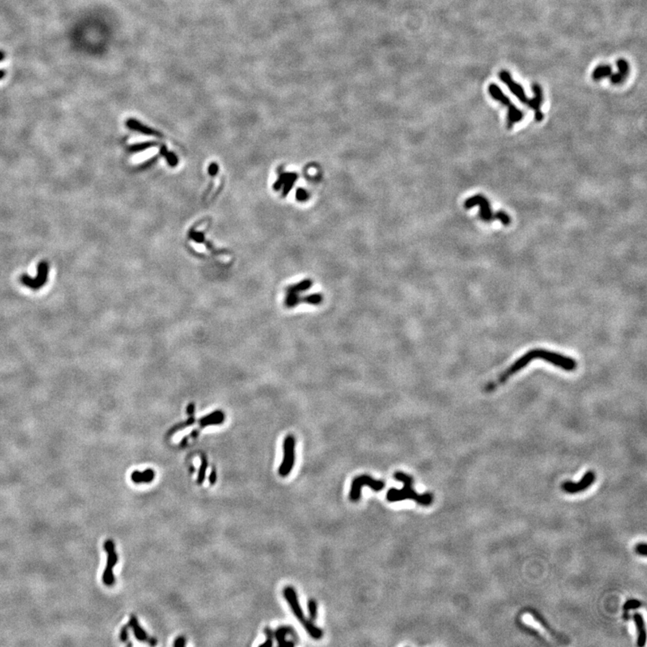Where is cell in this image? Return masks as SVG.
Masks as SVG:
<instances>
[{"label": "cell", "instance_id": "28", "mask_svg": "<svg viewBox=\"0 0 647 647\" xmlns=\"http://www.w3.org/2000/svg\"><path fill=\"white\" fill-rule=\"evenodd\" d=\"M265 634H266V641L260 645L261 647H270L273 646V640H274V632L270 629V627H266L265 629Z\"/></svg>", "mask_w": 647, "mask_h": 647}, {"label": "cell", "instance_id": "1", "mask_svg": "<svg viewBox=\"0 0 647 647\" xmlns=\"http://www.w3.org/2000/svg\"><path fill=\"white\" fill-rule=\"evenodd\" d=\"M394 478L404 484L403 488L396 489L390 488L387 493V500L390 503L400 502L404 500H413L423 506H429L433 502V494L431 493H418L413 487L414 479L406 473L398 472L394 474Z\"/></svg>", "mask_w": 647, "mask_h": 647}, {"label": "cell", "instance_id": "6", "mask_svg": "<svg viewBox=\"0 0 647 647\" xmlns=\"http://www.w3.org/2000/svg\"><path fill=\"white\" fill-rule=\"evenodd\" d=\"M536 356L537 359L548 362L566 372H573L577 369V362L574 359L557 353L556 351L546 349H536Z\"/></svg>", "mask_w": 647, "mask_h": 647}, {"label": "cell", "instance_id": "5", "mask_svg": "<svg viewBox=\"0 0 647 647\" xmlns=\"http://www.w3.org/2000/svg\"><path fill=\"white\" fill-rule=\"evenodd\" d=\"M488 93L491 96V97L494 99L495 101L499 102L504 107H507L508 109V114H507V127L508 129H512L515 123L520 122L523 117L524 113L520 111L515 107L514 105L512 103V101L508 98V96H505L503 91L498 85L495 84H491L488 86Z\"/></svg>", "mask_w": 647, "mask_h": 647}, {"label": "cell", "instance_id": "19", "mask_svg": "<svg viewBox=\"0 0 647 647\" xmlns=\"http://www.w3.org/2000/svg\"><path fill=\"white\" fill-rule=\"evenodd\" d=\"M634 620L636 622L637 625V646L638 647H643L646 643L647 639V633H646V627H645V623L643 620L642 616L639 614H635L634 615Z\"/></svg>", "mask_w": 647, "mask_h": 647}, {"label": "cell", "instance_id": "15", "mask_svg": "<svg viewBox=\"0 0 647 647\" xmlns=\"http://www.w3.org/2000/svg\"><path fill=\"white\" fill-rule=\"evenodd\" d=\"M292 636L293 638L297 639V632L294 630V628L290 626H280L275 632H274V638L277 640L278 646L279 647H293L295 646V643L292 641H289L287 639V637Z\"/></svg>", "mask_w": 647, "mask_h": 647}, {"label": "cell", "instance_id": "4", "mask_svg": "<svg viewBox=\"0 0 647 647\" xmlns=\"http://www.w3.org/2000/svg\"><path fill=\"white\" fill-rule=\"evenodd\" d=\"M536 349L527 351L525 354H523L518 360H516L506 371H504L496 380L488 384L486 387H485V390L487 392H491L494 389H496L499 386L503 385L504 383L507 381L512 375H514L515 373H517V372L521 371L522 369L526 368L531 362H532L534 360H536Z\"/></svg>", "mask_w": 647, "mask_h": 647}, {"label": "cell", "instance_id": "39", "mask_svg": "<svg viewBox=\"0 0 647 647\" xmlns=\"http://www.w3.org/2000/svg\"><path fill=\"white\" fill-rule=\"evenodd\" d=\"M4 58H5V54L2 51H0V61H2Z\"/></svg>", "mask_w": 647, "mask_h": 647}, {"label": "cell", "instance_id": "29", "mask_svg": "<svg viewBox=\"0 0 647 647\" xmlns=\"http://www.w3.org/2000/svg\"><path fill=\"white\" fill-rule=\"evenodd\" d=\"M639 607H641V602L640 601H638L637 599H630V600L626 601L625 605H624V610L627 611V610H632V609H637Z\"/></svg>", "mask_w": 647, "mask_h": 647}, {"label": "cell", "instance_id": "8", "mask_svg": "<svg viewBox=\"0 0 647 647\" xmlns=\"http://www.w3.org/2000/svg\"><path fill=\"white\" fill-rule=\"evenodd\" d=\"M296 440L292 434L288 435L283 442V459L279 467V475L285 478L292 472L295 464Z\"/></svg>", "mask_w": 647, "mask_h": 647}, {"label": "cell", "instance_id": "9", "mask_svg": "<svg viewBox=\"0 0 647 647\" xmlns=\"http://www.w3.org/2000/svg\"><path fill=\"white\" fill-rule=\"evenodd\" d=\"M49 269L50 266L48 263L46 261H42L38 264L37 276L35 278H32L31 276L24 273L20 277V281L25 286L28 287L33 291H38L47 283Z\"/></svg>", "mask_w": 647, "mask_h": 647}, {"label": "cell", "instance_id": "13", "mask_svg": "<svg viewBox=\"0 0 647 647\" xmlns=\"http://www.w3.org/2000/svg\"><path fill=\"white\" fill-rule=\"evenodd\" d=\"M531 89L534 93V97L532 99H530L528 107L535 111V119L537 122H541L544 117L543 112L541 111V106L543 104V91L540 85L538 84H533L531 86Z\"/></svg>", "mask_w": 647, "mask_h": 647}, {"label": "cell", "instance_id": "32", "mask_svg": "<svg viewBox=\"0 0 647 647\" xmlns=\"http://www.w3.org/2000/svg\"><path fill=\"white\" fill-rule=\"evenodd\" d=\"M186 640L185 637H178L175 640L173 646L175 647H186Z\"/></svg>", "mask_w": 647, "mask_h": 647}, {"label": "cell", "instance_id": "30", "mask_svg": "<svg viewBox=\"0 0 647 647\" xmlns=\"http://www.w3.org/2000/svg\"><path fill=\"white\" fill-rule=\"evenodd\" d=\"M193 423H194V418H193V417H191L190 419L187 420V421H186V422H185V423H183V424H179V425H176V426H175V427H174V428H173L172 430L170 431L169 435L172 434V433H174V432H175V431H177L178 430H180V429H183V428H185V427H187V426H190V425H192Z\"/></svg>", "mask_w": 647, "mask_h": 647}, {"label": "cell", "instance_id": "3", "mask_svg": "<svg viewBox=\"0 0 647 647\" xmlns=\"http://www.w3.org/2000/svg\"><path fill=\"white\" fill-rule=\"evenodd\" d=\"M479 206V217L484 221H492L493 219H499L501 222L504 224V226H508L511 223V217L507 213L504 212H497L496 213H493L490 202L483 195H475V196L468 198L467 201L465 202V208L467 209H471L474 206Z\"/></svg>", "mask_w": 647, "mask_h": 647}, {"label": "cell", "instance_id": "2", "mask_svg": "<svg viewBox=\"0 0 647 647\" xmlns=\"http://www.w3.org/2000/svg\"><path fill=\"white\" fill-rule=\"evenodd\" d=\"M283 596L286 599L288 604L290 605L293 614L297 618V620L302 624V626H304L305 630L307 631L308 635L314 639H317V640L322 638L323 631L318 626H315L313 621L310 620L309 619H307L305 617V614H304L303 610L301 609V606H300L299 601H298L297 593H296V591L294 590V588H292L291 586L285 587L283 590Z\"/></svg>", "mask_w": 647, "mask_h": 647}, {"label": "cell", "instance_id": "11", "mask_svg": "<svg viewBox=\"0 0 647 647\" xmlns=\"http://www.w3.org/2000/svg\"><path fill=\"white\" fill-rule=\"evenodd\" d=\"M499 78L502 80V82H504V84L508 86L509 90L520 100V103L527 106L529 105L530 98H528V96H526L525 91L523 89L522 85L515 82L514 80L507 70L500 71Z\"/></svg>", "mask_w": 647, "mask_h": 647}, {"label": "cell", "instance_id": "26", "mask_svg": "<svg viewBox=\"0 0 647 647\" xmlns=\"http://www.w3.org/2000/svg\"><path fill=\"white\" fill-rule=\"evenodd\" d=\"M523 621L526 622L527 624L531 625V626H533V627H534L535 629H537L538 631L540 632L543 636H545L546 637H548L547 632H546V630L540 626V624H539V623H538V622H537V621L535 620H534L530 614H526V615L523 616Z\"/></svg>", "mask_w": 647, "mask_h": 647}, {"label": "cell", "instance_id": "20", "mask_svg": "<svg viewBox=\"0 0 647 647\" xmlns=\"http://www.w3.org/2000/svg\"><path fill=\"white\" fill-rule=\"evenodd\" d=\"M126 124H127L128 127L130 128V129H132V130H134V131H138V132L146 133V134L160 135V133L155 132L154 130L146 127V126L143 125L142 123H140L138 121H137V120H134V119H129L127 122H126Z\"/></svg>", "mask_w": 647, "mask_h": 647}, {"label": "cell", "instance_id": "17", "mask_svg": "<svg viewBox=\"0 0 647 647\" xmlns=\"http://www.w3.org/2000/svg\"><path fill=\"white\" fill-rule=\"evenodd\" d=\"M132 480L135 484L151 483L155 478V472L153 469H146L143 472L133 471L132 474Z\"/></svg>", "mask_w": 647, "mask_h": 647}, {"label": "cell", "instance_id": "14", "mask_svg": "<svg viewBox=\"0 0 647 647\" xmlns=\"http://www.w3.org/2000/svg\"><path fill=\"white\" fill-rule=\"evenodd\" d=\"M129 626L133 629V634L135 637L140 642H145L149 644L150 646H156L157 645V640L153 637H149L147 634V632L144 630L141 626L139 625L137 618L134 615L131 616L130 621H129Z\"/></svg>", "mask_w": 647, "mask_h": 647}, {"label": "cell", "instance_id": "21", "mask_svg": "<svg viewBox=\"0 0 647 647\" xmlns=\"http://www.w3.org/2000/svg\"><path fill=\"white\" fill-rule=\"evenodd\" d=\"M612 74V68L610 65H599L594 69L593 72V79L594 80H600L604 78H610Z\"/></svg>", "mask_w": 647, "mask_h": 647}, {"label": "cell", "instance_id": "18", "mask_svg": "<svg viewBox=\"0 0 647 647\" xmlns=\"http://www.w3.org/2000/svg\"><path fill=\"white\" fill-rule=\"evenodd\" d=\"M225 420V415L221 411H216L213 412L212 414L204 416L202 419L200 420V425L201 427H206L210 425H220Z\"/></svg>", "mask_w": 647, "mask_h": 647}, {"label": "cell", "instance_id": "33", "mask_svg": "<svg viewBox=\"0 0 647 647\" xmlns=\"http://www.w3.org/2000/svg\"><path fill=\"white\" fill-rule=\"evenodd\" d=\"M637 553H638V554H639V555H642V556H647V544H645V543H641V544H638V545H637Z\"/></svg>", "mask_w": 647, "mask_h": 647}, {"label": "cell", "instance_id": "7", "mask_svg": "<svg viewBox=\"0 0 647 647\" xmlns=\"http://www.w3.org/2000/svg\"><path fill=\"white\" fill-rule=\"evenodd\" d=\"M366 485L375 492H379L385 487V483L381 480H377L369 475H361L352 479L350 485L349 498L351 502H358L361 497L362 487Z\"/></svg>", "mask_w": 647, "mask_h": 647}, {"label": "cell", "instance_id": "34", "mask_svg": "<svg viewBox=\"0 0 647 647\" xmlns=\"http://www.w3.org/2000/svg\"><path fill=\"white\" fill-rule=\"evenodd\" d=\"M209 481H210V484L213 485H215L216 481H217V472H216V470H215L214 468H213V470H212V472L210 474Z\"/></svg>", "mask_w": 647, "mask_h": 647}, {"label": "cell", "instance_id": "22", "mask_svg": "<svg viewBox=\"0 0 647 647\" xmlns=\"http://www.w3.org/2000/svg\"><path fill=\"white\" fill-rule=\"evenodd\" d=\"M312 285H313V281H311V280H308V279H307V280H304V281H301L300 282H298V283L295 284V285L288 287V288H287L286 292H292V293H299V292H306V291L309 290V289L312 287Z\"/></svg>", "mask_w": 647, "mask_h": 647}, {"label": "cell", "instance_id": "31", "mask_svg": "<svg viewBox=\"0 0 647 647\" xmlns=\"http://www.w3.org/2000/svg\"><path fill=\"white\" fill-rule=\"evenodd\" d=\"M128 629H129V626H128V625L122 626V629H121V633H120V639H121L122 642L126 643L128 642V640H129V631H128Z\"/></svg>", "mask_w": 647, "mask_h": 647}, {"label": "cell", "instance_id": "12", "mask_svg": "<svg viewBox=\"0 0 647 647\" xmlns=\"http://www.w3.org/2000/svg\"><path fill=\"white\" fill-rule=\"evenodd\" d=\"M595 480V475L593 471H589L584 475L578 483L566 482L563 485V489L568 493H578L590 487Z\"/></svg>", "mask_w": 647, "mask_h": 647}, {"label": "cell", "instance_id": "36", "mask_svg": "<svg viewBox=\"0 0 647 647\" xmlns=\"http://www.w3.org/2000/svg\"><path fill=\"white\" fill-rule=\"evenodd\" d=\"M194 409H195L194 404H190L188 405V407H187V414L191 416V415L193 414V413H194Z\"/></svg>", "mask_w": 647, "mask_h": 647}, {"label": "cell", "instance_id": "10", "mask_svg": "<svg viewBox=\"0 0 647 647\" xmlns=\"http://www.w3.org/2000/svg\"><path fill=\"white\" fill-rule=\"evenodd\" d=\"M105 550L107 553V563L106 569L103 573V583L107 586H111L114 584L115 578L113 575L112 569L117 565L118 556L115 550V545L111 539H107L105 542Z\"/></svg>", "mask_w": 647, "mask_h": 647}, {"label": "cell", "instance_id": "16", "mask_svg": "<svg viewBox=\"0 0 647 647\" xmlns=\"http://www.w3.org/2000/svg\"><path fill=\"white\" fill-rule=\"evenodd\" d=\"M617 68L619 69L618 73L610 75V79L613 84H620L626 80L629 74V65L626 59L620 58L617 61Z\"/></svg>", "mask_w": 647, "mask_h": 647}, {"label": "cell", "instance_id": "24", "mask_svg": "<svg viewBox=\"0 0 647 647\" xmlns=\"http://www.w3.org/2000/svg\"><path fill=\"white\" fill-rule=\"evenodd\" d=\"M323 301V296L320 293H313L301 297V303H306L312 306H319Z\"/></svg>", "mask_w": 647, "mask_h": 647}, {"label": "cell", "instance_id": "27", "mask_svg": "<svg viewBox=\"0 0 647 647\" xmlns=\"http://www.w3.org/2000/svg\"><path fill=\"white\" fill-rule=\"evenodd\" d=\"M308 616L310 620L315 621L318 619L319 615V607H318V602L314 599H310L308 601Z\"/></svg>", "mask_w": 647, "mask_h": 647}, {"label": "cell", "instance_id": "38", "mask_svg": "<svg viewBox=\"0 0 647 647\" xmlns=\"http://www.w3.org/2000/svg\"><path fill=\"white\" fill-rule=\"evenodd\" d=\"M198 433H199V431H198L197 430L193 431H192V432H191V437H192V438H196Z\"/></svg>", "mask_w": 647, "mask_h": 647}, {"label": "cell", "instance_id": "25", "mask_svg": "<svg viewBox=\"0 0 647 647\" xmlns=\"http://www.w3.org/2000/svg\"><path fill=\"white\" fill-rule=\"evenodd\" d=\"M207 468H208L207 458L205 457V455H202V462H201V466H200V469H199V474H198V478H197V483H198V485H202V484H203V482H204V480H205V476H206V471H207Z\"/></svg>", "mask_w": 647, "mask_h": 647}, {"label": "cell", "instance_id": "37", "mask_svg": "<svg viewBox=\"0 0 647 647\" xmlns=\"http://www.w3.org/2000/svg\"><path fill=\"white\" fill-rule=\"evenodd\" d=\"M5 77V71L4 69H0V80H3Z\"/></svg>", "mask_w": 647, "mask_h": 647}, {"label": "cell", "instance_id": "35", "mask_svg": "<svg viewBox=\"0 0 647 647\" xmlns=\"http://www.w3.org/2000/svg\"><path fill=\"white\" fill-rule=\"evenodd\" d=\"M307 197H308V194H307V192L304 191V190H301V189H299V190L297 191V199H298V200H300V201H304V200H305V199H306Z\"/></svg>", "mask_w": 647, "mask_h": 647}, {"label": "cell", "instance_id": "23", "mask_svg": "<svg viewBox=\"0 0 647 647\" xmlns=\"http://www.w3.org/2000/svg\"><path fill=\"white\" fill-rule=\"evenodd\" d=\"M299 303H301V297L298 295V293L287 292L286 298L284 301L287 308H295Z\"/></svg>", "mask_w": 647, "mask_h": 647}]
</instances>
